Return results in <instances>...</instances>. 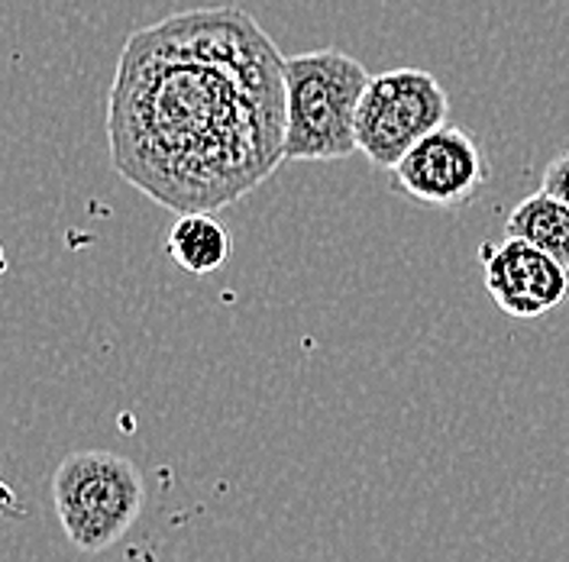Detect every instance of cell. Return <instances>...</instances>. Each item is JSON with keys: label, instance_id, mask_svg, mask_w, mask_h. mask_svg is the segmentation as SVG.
<instances>
[{"label": "cell", "instance_id": "1", "mask_svg": "<svg viewBox=\"0 0 569 562\" xmlns=\"http://www.w3.org/2000/svg\"><path fill=\"white\" fill-rule=\"evenodd\" d=\"M107 142L149 201L223 211L284 165V56L240 7L142 27L117 59Z\"/></svg>", "mask_w": 569, "mask_h": 562}, {"label": "cell", "instance_id": "3", "mask_svg": "<svg viewBox=\"0 0 569 562\" xmlns=\"http://www.w3.org/2000/svg\"><path fill=\"white\" fill-rule=\"evenodd\" d=\"M142 501V472L117 453H69L52 475V504L59 524L81 553H101L113 546L137 524Z\"/></svg>", "mask_w": 569, "mask_h": 562}, {"label": "cell", "instance_id": "7", "mask_svg": "<svg viewBox=\"0 0 569 562\" xmlns=\"http://www.w3.org/2000/svg\"><path fill=\"white\" fill-rule=\"evenodd\" d=\"M166 249L181 272L188 275H213L227 265L233 240L227 227L213 217V211L178 213V220L169 230Z\"/></svg>", "mask_w": 569, "mask_h": 562}, {"label": "cell", "instance_id": "10", "mask_svg": "<svg viewBox=\"0 0 569 562\" xmlns=\"http://www.w3.org/2000/svg\"><path fill=\"white\" fill-rule=\"evenodd\" d=\"M7 275V252H3V247H0V279Z\"/></svg>", "mask_w": 569, "mask_h": 562}, {"label": "cell", "instance_id": "9", "mask_svg": "<svg viewBox=\"0 0 569 562\" xmlns=\"http://www.w3.org/2000/svg\"><path fill=\"white\" fill-rule=\"evenodd\" d=\"M540 188L553 198H560L563 204H569V152L557 155L547 169H543V178H540Z\"/></svg>", "mask_w": 569, "mask_h": 562}, {"label": "cell", "instance_id": "4", "mask_svg": "<svg viewBox=\"0 0 569 562\" xmlns=\"http://www.w3.org/2000/svg\"><path fill=\"white\" fill-rule=\"evenodd\" d=\"M447 88L425 69H391L372 74L359 113L356 149L376 165L391 172L427 133L447 123Z\"/></svg>", "mask_w": 569, "mask_h": 562}, {"label": "cell", "instance_id": "5", "mask_svg": "<svg viewBox=\"0 0 569 562\" xmlns=\"http://www.w3.org/2000/svg\"><path fill=\"white\" fill-rule=\"evenodd\" d=\"M395 184L418 204L462 208L476 201L489 181V162L479 140L457 123L427 133L395 169Z\"/></svg>", "mask_w": 569, "mask_h": 562}, {"label": "cell", "instance_id": "8", "mask_svg": "<svg viewBox=\"0 0 569 562\" xmlns=\"http://www.w3.org/2000/svg\"><path fill=\"white\" fill-rule=\"evenodd\" d=\"M505 237L528 240L569 269V204L547 194L543 188L515 204L505 223Z\"/></svg>", "mask_w": 569, "mask_h": 562}, {"label": "cell", "instance_id": "6", "mask_svg": "<svg viewBox=\"0 0 569 562\" xmlns=\"http://www.w3.org/2000/svg\"><path fill=\"white\" fill-rule=\"evenodd\" d=\"M479 259L486 269L489 298L511 320H537L560 308L567 298V265L528 240L505 237L501 243H486L479 249Z\"/></svg>", "mask_w": 569, "mask_h": 562}, {"label": "cell", "instance_id": "2", "mask_svg": "<svg viewBox=\"0 0 569 562\" xmlns=\"http://www.w3.org/2000/svg\"><path fill=\"white\" fill-rule=\"evenodd\" d=\"M366 66L340 49L284 59L282 162H340L356 149V113L369 84Z\"/></svg>", "mask_w": 569, "mask_h": 562}]
</instances>
